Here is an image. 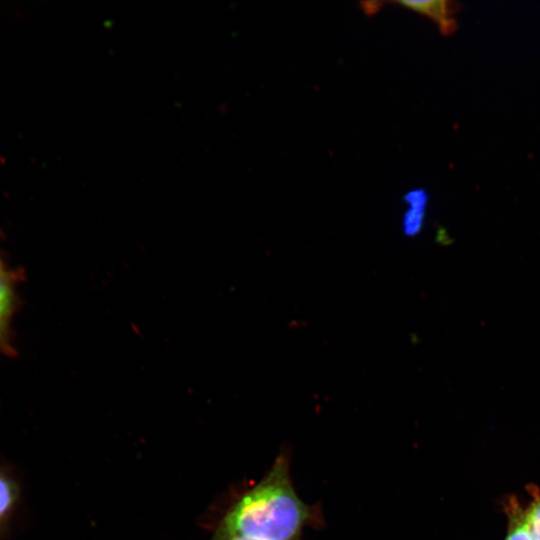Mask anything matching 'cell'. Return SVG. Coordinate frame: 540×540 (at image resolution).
I'll list each match as a JSON object with an SVG mask.
<instances>
[{"instance_id":"6da1fadb","label":"cell","mask_w":540,"mask_h":540,"mask_svg":"<svg viewBox=\"0 0 540 540\" xmlns=\"http://www.w3.org/2000/svg\"><path fill=\"white\" fill-rule=\"evenodd\" d=\"M315 520V510L293 486L289 458L283 452L262 479L229 506L211 540H300L304 529Z\"/></svg>"},{"instance_id":"7a4b0ae2","label":"cell","mask_w":540,"mask_h":540,"mask_svg":"<svg viewBox=\"0 0 540 540\" xmlns=\"http://www.w3.org/2000/svg\"><path fill=\"white\" fill-rule=\"evenodd\" d=\"M16 274L0 267V352L12 354L14 352L11 338V322L16 308Z\"/></svg>"},{"instance_id":"3957f363","label":"cell","mask_w":540,"mask_h":540,"mask_svg":"<svg viewBox=\"0 0 540 540\" xmlns=\"http://www.w3.org/2000/svg\"><path fill=\"white\" fill-rule=\"evenodd\" d=\"M398 4L433 20L443 35L457 30L455 14L459 10L456 2L447 0L399 1Z\"/></svg>"},{"instance_id":"277c9868","label":"cell","mask_w":540,"mask_h":540,"mask_svg":"<svg viewBox=\"0 0 540 540\" xmlns=\"http://www.w3.org/2000/svg\"><path fill=\"white\" fill-rule=\"evenodd\" d=\"M428 199V193L423 189L411 190L404 196L408 209L404 213L402 225L407 236H415L422 230Z\"/></svg>"},{"instance_id":"5b68a950","label":"cell","mask_w":540,"mask_h":540,"mask_svg":"<svg viewBox=\"0 0 540 540\" xmlns=\"http://www.w3.org/2000/svg\"><path fill=\"white\" fill-rule=\"evenodd\" d=\"M508 532L505 540H534L526 515L520 503L511 499L507 505Z\"/></svg>"},{"instance_id":"8992f818","label":"cell","mask_w":540,"mask_h":540,"mask_svg":"<svg viewBox=\"0 0 540 540\" xmlns=\"http://www.w3.org/2000/svg\"><path fill=\"white\" fill-rule=\"evenodd\" d=\"M18 499L14 481L0 470V529L12 514Z\"/></svg>"},{"instance_id":"52a82bcc","label":"cell","mask_w":540,"mask_h":540,"mask_svg":"<svg viewBox=\"0 0 540 540\" xmlns=\"http://www.w3.org/2000/svg\"><path fill=\"white\" fill-rule=\"evenodd\" d=\"M529 528L534 540H540V496L533 494V501L526 510Z\"/></svg>"},{"instance_id":"ba28073f","label":"cell","mask_w":540,"mask_h":540,"mask_svg":"<svg viewBox=\"0 0 540 540\" xmlns=\"http://www.w3.org/2000/svg\"><path fill=\"white\" fill-rule=\"evenodd\" d=\"M382 4L383 2L380 1H366L360 3L366 15H373L378 12Z\"/></svg>"},{"instance_id":"9c48e42d","label":"cell","mask_w":540,"mask_h":540,"mask_svg":"<svg viewBox=\"0 0 540 540\" xmlns=\"http://www.w3.org/2000/svg\"><path fill=\"white\" fill-rule=\"evenodd\" d=\"M223 540H259V539L248 538V537H230Z\"/></svg>"},{"instance_id":"30bf717a","label":"cell","mask_w":540,"mask_h":540,"mask_svg":"<svg viewBox=\"0 0 540 540\" xmlns=\"http://www.w3.org/2000/svg\"><path fill=\"white\" fill-rule=\"evenodd\" d=\"M3 266V263H2V259H1V255H0V267Z\"/></svg>"}]
</instances>
